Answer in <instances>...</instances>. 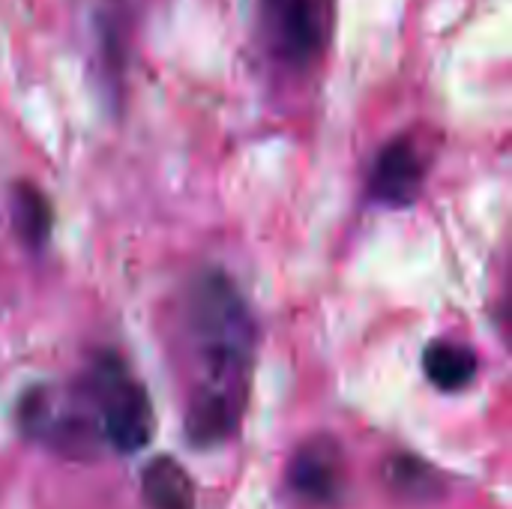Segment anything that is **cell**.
<instances>
[{
  "label": "cell",
  "mask_w": 512,
  "mask_h": 509,
  "mask_svg": "<svg viewBox=\"0 0 512 509\" xmlns=\"http://www.w3.org/2000/svg\"><path fill=\"white\" fill-rule=\"evenodd\" d=\"M426 177H429V156L423 144L414 135H399L378 150L366 180V195L378 207L405 210L420 198Z\"/></svg>",
  "instance_id": "5"
},
{
  "label": "cell",
  "mask_w": 512,
  "mask_h": 509,
  "mask_svg": "<svg viewBox=\"0 0 512 509\" xmlns=\"http://www.w3.org/2000/svg\"><path fill=\"white\" fill-rule=\"evenodd\" d=\"M288 489L309 507L333 509L345 501V453L336 438L315 435L303 441L285 471Z\"/></svg>",
  "instance_id": "6"
},
{
  "label": "cell",
  "mask_w": 512,
  "mask_h": 509,
  "mask_svg": "<svg viewBox=\"0 0 512 509\" xmlns=\"http://www.w3.org/2000/svg\"><path fill=\"white\" fill-rule=\"evenodd\" d=\"M12 231L27 249H45L54 231V207L45 192L33 183H15L9 195Z\"/></svg>",
  "instance_id": "9"
},
{
  "label": "cell",
  "mask_w": 512,
  "mask_h": 509,
  "mask_svg": "<svg viewBox=\"0 0 512 509\" xmlns=\"http://www.w3.org/2000/svg\"><path fill=\"white\" fill-rule=\"evenodd\" d=\"M387 486L411 501H426L438 495V474L420 456H390L384 468Z\"/></svg>",
  "instance_id": "10"
},
{
  "label": "cell",
  "mask_w": 512,
  "mask_h": 509,
  "mask_svg": "<svg viewBox=\"0 0 512 509\" xmlns=\"http://www.w3.org/2000/svg\"><path fill=\"white\" fill-rule=\"evenodd\" d=\"M423 372L441 393H462L474 384L480 372V360L471 345L435 339L423 351Z\"/></svg>",
  "instance_id": "7"
},
{
  "label": "cell",
  "mask_w": 512,
  "mask_h": 509,
  "mask_svg": "<svg viewBox=\"0 0 512 509\" xmlns=\"http://www.w3.org/2000/svg\"><path fill=\"white\" fill-rule=\"evenodd\" d=\"M183 339L195 369L183 417L186 441L195 450H213L243 423L258 348L255 315L225 273L204 270L186 288Z\"/></svg>",
  "instance_id": "1"
},
{
  "label": "cell",
  "mask_w": 512,
  "mask_h": 509,
  "mask_svg": "<svg viewBox=\"0 0 512 509\" xmlns=\"http://www.w3.org/2000/svg\"><path fill=\"white\" fill-rule=\"evenodd\" d=\"M273 6V45L291 66H312L333 39L336 0H267Z\"/></svg>",
  "instance_id": "4"
},
{
  "label": "cell",
  "mask_w": 512,
  "mask_h": 509,
  "mask_svg": "<svg viewBox=\"0 0 512 509\" xmlns=\"http://www.w3.org/2000/svg\"><path fill=\"white\" fill-rule=\"evenodd\" d=\"M75 387L90 408L102 447H111L120 456H132L150 444L156 429L153 402L147 387L132 375L120 354H93Z\"/></svg>",
  "instance_id": "2"
},
{
  "label": "cell",
  "mask_w": 512,
  "mask_h": 509,
  "mask_svg": "<svg viewBox=\"0 0 512 509\" xmlns=\"http://www.w3.org/2000/svg\"><path fill=\"white\" fill-rule=\"evenodd\" d=\"M141 495L150 509H195V486L171 456H156L141 474Z\"/></svg>",
  "instance_id": "8"
},
{
  "label": "cell",
  "mask_w": 512,
  "mask_h": 509,
  "mask_svg": "<svg viewBox=\"0 0 512 509\" xmlns=\"http://www.w3.org/2000/svg\"><path fill=\"white\" fill-rule=\"evenodd\" d=\"M21 432L51 453L87 459L102 450L99 429L78 387H33L18 402Z\"/></svg>",
  "instance_id": "3"
}]
</instances>
